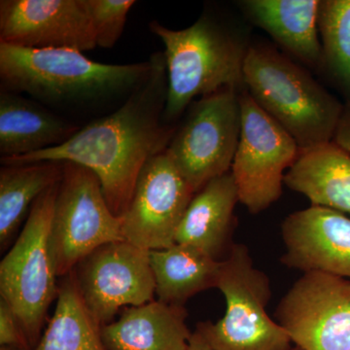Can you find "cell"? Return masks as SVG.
Masks as SVG:
<instances>
[{
	"label": "cell",
	"mask_w": 350,
	"mask_h": 350,
	"mask_svg": "<svg viewBox=\"0 0 350 350\" xmlns=\"http://www.w3.org/2000/svg\"><path fill=\"white\" fill-rule=\"evenodd\" d=\"M59 181L34 202L19 236L0 262V298L17 315L33 350L59 291L51 228Z\"/></svg>",
	"instance_id": "5"
},
{
	"label": "cell",
	"mask_w": 350,
	"mask_h": 350,
	"mask_svg": "<svg viewBox=\"0 0 350 350\" xmlns=\"http://www.w3.org/2000/svg\"><path fill=\"white\" fill-rule=\"evenodd\" d=\"M0 43L80 52L98 47L81 0H1Z\"/></svg>",
	"instance_id": "13"
},
{
	"label": "cell",
	"mask_w": 350,
	"mask_h": 350,
	"mask_svg": "<svg viewBox=\"0 0 350 350\" xmlns=\"http://www.w3.org/2000/svg\"><path fill=\"white\" fill-rule=\"evenodd\" d=\"M283 182L312 206L350 215V153L334 140L300 150Z\"/></svg>",
	"instance_id": "19"
},
{
	"label": "cell",
	"mask_w": 350,
	"mask_h": 350,
	"mask_svg": "<svg viewBox=\"0 0 350 350\" xmlns=\"http://www.w3.org/2000/svg\"><path fill=\"white\" fill-rule=\"evenodd\" d=\"M275 317L301 350H350V280L304 273L280 300Z\"/></svg>",
	"instance_id": "10"
},
{
	"label": "cell",
	"mask_w": 350,
	"mask_h": 350,
	"mask_svg": "<svg viewBox=\"0 0 350 350\" xmlns=\"http://www.w3.org/2000/svg\"><path fill=\"white\" fill-rule=\"evenodd\" d=\"M64 162L2 165L0 169V250L13 245L34 202L61 180ZM25 225V224H24Z\"/></svg>",
	"instance_id": "20"
},
{
	"label": "cell",
	"mask_w": 350,
	"mask_h": 350,
	"mask_svg": "<svg viewBox=\"0 0 350 350\" xmlns=\"http://www.w3.org/2000/svg\"><path fill=\"white\" fill-rule=\"evenodd\" d=\"M334 142L350 153V100H345L344 113L336 131Z\"/></svg>",
	"instance_id": "26"
},
{
	"label": "cell",
	"mask_w": 350,
	"mask_h": 350,
	"mask_svg": "<svg viewBox=\"0 0 350 350\" xmlns=\"http://www.w3.org/2000/svg\"><path fill=\"white\" fill-rule=\"evenodd\" d=\"M149 29L165 46V123L174 126L198 96L227 88L245 89L243 66L250 43L218 13L206 10L194 24L180 31L157 21H152Z\"/></svg>",
	"instance_id": "3"
},
{
	"label": "cell",
	"mask_w": 350,
	"mask_h": 350,
	"mask_svg": "<svg viewBox=\"0 0 350 350\" xmlns=\"http://www.w3.org/2000/svg\"><path fill=\"white\" fill-rule=\"evenodd\" d=\"M186 350H213V347L206 342V338L202 337L200 332H193L192 337L189 340L187 349Z\"/></svg>",
	"instance_id": "27"
},
{
	"label": "cell",
	"mask_w": 350,
	"mask_h": 350,
	"mask_svg": "<svg viewBox=\"0 0 350 350\" xmlns=\"http://www.w3.org/2000/svg\"><path fill=\"white\" fill-rule=\"evenodd\" d=\"M0 350H33V349H21V347H0Z\"/></svg>",
	"instance_id": "28"
},
{
	"label": "cell",
	"mask_w": 350,
	"mask_h": 350,
	"mask_svg": "<svg viewBox=\"0 0 350 350\" xmlns=\"http://www.w3.org/2000/svg\"><path fill=\"white\" fill-rule=\"evenodd\" d=\"M243 81L253 100L300 150L333 142L345 105L289 57L269 44H250Z\"/></svg>",
	"instance_id": "4"
},
{
	"label": "cell",
	"mask_w": 350,
	"mask_h": 350,
	"mask_svg": "<svg viewBox=\"0 0 350 350\" xmlns=\"http://www.w3.org/2000/svg\"><path fill=\"white\" fill-rule=\"evenodd\" d=\"M320 71L350 100V0H320Z\"/></svg>",
	"instance_id": "23"
},
{
	"label": "cell",
	"mask_w": 350,
	"mask_h": 350,
	"mask_svg": "<svg viewBox=\"0 0 350 350\" xmlns=\"http://www.w3.org/2000/svg\"><path fill=\"white\" fill-rule=\"evenodd\" d=\"M241 91L227 88L193 101L165 150L196 193L231 172L241 138Z\"/></svg>",
	"instance_id": "7"
},
{
	"label": "cell",
	"mask_w": 350,
	"mask_h": 350,
	"mask_svg": "<svg viewBox=\"0 0 350 350\" xmlns=\"http://www.w3.org/2000/svg\"><path fill=\"white\" fill-rule=\"evenodd\" d=\"M83 8L91 20L96 46L112 48L123 34L133 0H81Z\"/></svg>",
	"instance_id": "24"
},
{
	"label": "cell",
	"mask_w": 350,
	"mask_h": 350,
	"mask_svg": "<svg viewBox=\"0 0 350 350\" xmlns=\"http://www.w3.org/2000/svg\"><path fill=\"white\" fill-rule=\"evenodd\" d=\"M158 301L184 306L189 299L217 286L221 262L192 246L174 243L150 251Z\"/></svg>",
	"instance_id": "21"
},
{
	"label": "cell",
	"mask_w": 350,
	"mask_h": 350,
	"mask_svg": "<svg viewBox=\"0 0 350 350\" xmlns=\"http://www.w3.org/2000/svg\"><path fill=\"white\" fill-rule=\"evenodd\" d=\"M79 129L38 100L0 89L1 160L21 158L59 146Z\"/></svg>",
	"instance_id": "16"
},
{
	"label": "cell",
	"mask_w": 350,
	"mask_h": 350,
	"mask_svg": "<svg viewBox=\"0 0 350 350\" xmlns=\"http://www.w3.org/2000/svg\"><path fill=\"white\" fill-rule=\"evenodd\" d=\"M64 163L51 228L59 278L100 246L125 241L121 217L108 206L98 176L82 165Z\"/></svg>",
	"instance_id": "8"
},
{
	"label": "cell",
	"mask_w": 350,
	"mask_h": 350,
	"mask_svg": "<svg viewBox=\"0 0 350 350\" xmlns=\"http://www.w3.org/2000/svg\"><path fill=\"white\" fill-rule=\"evenodd\" d=\"M153 68L139 85L110 114L79 129L68 142L2 165L52 161L69 162L98 176L112 213H126L140 172L150 159L167 150L176 126L163 121L167 75L163 53L151 56Z\"/></svg>",
	"instance_id": "1"
},
{
	"label": "cell",
	"mask_w": 350,
	"mask_h": 350,
	"mask_svg": "<svg viewBox=\"0 0 350 350\" xmlns=\"http://www.w3.org/2000/svg\"><path fill=\"white\" fill-rule=\"evenodd\" d=\"M241 138L231 172L239 202L258 214L280 200L285 170L292 167L300 148L245 89L241 93Z\"/></svg>",
	"instance_id": "9"
},
{
	"label": "cell",
	"mask_w": 350,
	"mask_h": 350,
	"mask_svg": "<svg viewBox=\"0 0 350 350\" xmlns=\"http://www.w3.org/2000/svg\"><path fill=\"white\" fill-rule=\"evenodd\" d=\"M184 306L158 300L129 306L121 317L101 326L107 350H186L193 333Z\"/></svg>",
	"instance_id": "18"
},
{
	"label": "cell",
	"mask_w": 350,
	"mask_h": 350,
	"mask_svg": "<svg viewBox=\"0 0 350 350\" xmlns=\"http://www.w3.org/2000/svg\"><path fill=\"white\" fill-rule=\"evenodd\" d=\"M320 0H243L241 10L250 22L271 36L289 56L320 71Z\"/></svg>",
	"instance_id": "17"
},
{
	"label": "cell",
	"mask_w": 350,
	"mask_h": 350,
	"mask_svg": "<svg viewBox=\"0 0 350 350\" xmlns=\"http://www.w3.org/2000/svg\"><path fill=\"white\" fill-rule=\"evenodd\" d=\"M226 312L216 323L200 322L196 330L213 350H290L291 340L267 313L271 298L269 276L255 267L247 246L234 243L221 262L217 286Z\"/></svg>",
	"instance_id": "6"
},
{
	"label": "cell",
	"mask_w": 350,
	"mask_h": 350,
	"mask_svg": "<svg viewBox=\"0 0 350 350\" xmlns=\"http://www.w3.org/2000/svg\"><path fill=\"white\" fill-rule=\"evenodd\" d=\"M196 192L165 152L150 159L139 176L126 213L121 216L124 239L142 250H165Z\"/></svg>",
	"instance_id": "12"
},
{
	"label": "cell",
	"mask_w": 350,
	"mask_h": 350,
	"mask_svg": "<svg viewBox=\"0 0 350 350\" xmlns=\"http://www.w3.org/2000/svg\"><path fill=\"white\" fill-rule=\"evenodd\" d=\"M290 350H301V349H298V347H292V349Z\"/></svg>",
	"instance_id": "29"
},
{
	"label": "cell",
	"mask_w": 350,
	"mask_h": 350,
	"mask_svg": "<svg viewBox=\"0 0 350 350\" xmlns=\"http://www.w3.org/2000/svg\"><path fill=\"white\" fill-rule=\"evenodd\" d=\"M144 63H98L72 49H25L0 43L1 89L49 107H91L128 98L146 79Z\"/></svg>",
	"instance_id": "2"
},
{
	"label": "cell",
	"mask_w": 350,
	"mask_h": 350,
	"mask_svg": "<svg viewBox=\"0 0 350 350\" xmlns=\"http://www.w3.org/2000/svg\"><path fill=\"white\" fill-rule=\"evenodd\" d=\"M73 271L59 278L56 308L34 350H107Z\"/></svg>",
	"instance_id": "22"
},
{
	"label": "cell",
	"mask_w": 350,
	"mask_h": 350,
	"mask_svg": "<svg viewBox=\"0 0 350 350\" xmlns=\"http://www.w3.org/2000/svg\"><path fill=\"white\" fill-rule=\"evenodd\" d=\"M282 234L280 261L288 268L350 280V217L345 214L312 206L287 216Z\"/></svg>",
	"instance_id": "14"
},
{
	"label": "cell",
	"mask_w": 350,
	"mask_h": 350,
	"mask_svg": "<svg viewBox=\"0 0 350 350\" xmlns=\"http://www.w3.org/2000/svg\"><path fill=\"white\" fill-rule=\"evenodd\" d=\"M0 347L31 349L16 313L3 299L0 298Z\"/></svg>",
	"instance_id": "25"
},
{
	"label": "cell",
	"mask_w": 350,
	"mask_h": 350,
	"mask_svg": "<svg viewBox=\"0 0 350 350\" xmlns=\"http://www.w3.org/2000/svg\"><path fill=\"white\" fill-rule=\"evenodd\" d=\"M88 310L100 326L114 321L120 308L155 300L150 251L126 241L100 246L73 269Z\"/></svg>",
	"instance_id": "11"
},
{
	"label": "cell",
	"mask_w": 350,
	"mask_h": 350,
	"mask_svg": "<svg viewBox=\"0 0 350 350\" xmlns=\"http://www.w3.org/2000/svg\"><path fill=\"white\" fill-rule=\"evenodd\" d=\"M239 202L232 172L214 178L196 193L175 234V243L192 246L216 261L231 251Z\"/></svg>",
	"instance_id": "15"
}]
</instances>
